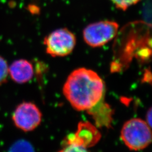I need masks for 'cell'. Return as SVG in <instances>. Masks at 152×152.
I'll return each instance as SVG.
<instances>
[{
	"instance_id": "1",
	"label": "cell",
	"mask_w": 152,
	"mask_h": 152,
	"mask_svg": "<svg viewBox=\"0 0 152 152\" xmlns=\"http://www.w3.org/2000/svg\"><path fill=\"white\" fill-rule=\"evenodd\" d=\"M63 91L74 108L79 111L87 110L104 97L105 85L95 72L80 68L68 77Z\"/></svg>"
},
{
	"instance_id": "2",
	"label": "cell",
	"mask_w": 152,
	"mask_h": 152,
	"mask_svg": "<svg viewBox=\"0 0 152 152\" xmlns=\"http://www.w3.org/2000/svg\"><path fill=\"white\" fill-rule=\"evenodd\" d=\"M121 137L125 145L132 151L143 149L152 141L150 126L139 118L127 121L122 127Z\"/></svg>"
},
{
	"instance_id": "3",
	"label": "cell",
	"mask_w": 152,
	"mask_h": 152,
	"mask_svg": "<svg viewBox=\"0 0 152 152\" xmlns=\"http://www.w3.org/2000/svg\"><path fill=\"white\" fill-rule=\"evenodd\" d=\"M118 29V24L114 21L104 20L94 23L84 29L83 39L92 48L101 47L115 37Z\"/></svg>"
},
{
	"instance_id": "4",
	"label": "cell",
	"mask_w": 152,
	"mask_h": 152,
	"mask_svg": "<svg viewBox=\"0 0 152 152\" xmlns=\"http://www.w3.org/2000/svg\"><path fill=\"white\" fill-rule=\"evenodd\" d=\"M76 44L75 34L66 28L56 29L44 39L46 53L53 57H63L70 54Z\"/></svg>"
},
{
	"instance_id": "5",
	"label": "cell",
	"mask_w": 152,
	"mask_h": 152,
	"mask_svg": "<svg viewBox=\"0 0 152 152\" xmlns=\"http://www.w3.org/2000/svg\"><path fill=\"white\" fill-rule=\"evenodd\" d=\"M12 120L18 129L29 132L34 130L41 124L42 113L36 104L24 102L15 109Z\"/></svg>"
},
{
	"instance_id": "6",
	"label": "cell",
	"mask_w": 152,
	"mask_h": 152,
	"mask_svg": "<svg viewBox=\"0 0 152 152\" xmlns=\"http://www.w3.org/2000/svg\"><path fill=\"white\" fill-rule=\"evenodd\" d=\"M100 138L101 134L95 126L89 122H81L76 132L68 136L66 144L87 148L95 145Z\"/></svg>"
},
{
	"instance_id": "7",
	"label": "cell",
	"mask_w": 152,
	"mask_h": 152,
	"mask_svg": "<svg viewBox=\"0 0 152 152\" xmlns=\"http://www.w3.org/2000/svg\"><path fill=\"white\" fill-rule=\"evenodd\" d=\"M33 75L32 64L25 59L15 60L9 67V75L16 83H27L32 78Z\"/></svg>"
},
{
	"instance_id": "8",
	"label": "cell",
	"mask_w": 152,
	"mask_h": 152,
	"mask_svg": "<svg viewBox=\"0 0 152 152\" xmlns=\"http://www.w3.org/2000/svg\"><path fill=\"white\" fill-rule=\"evenodd\" d=\"M87 111L95 120L97 127H111L113 110L108 104L104 102V97L95 105Z\"/></svg>"
},
{
	"instance_id": "9",
	"label": "cell",
	"mask_w": 152,
	"mask_h": 152,
	"mask_svg": "<svg viewBox=\"0 0 152 152\" xmlns=\"http://www.w3.org/2000/svg\"><path fill=\"white\" fill-rule=\"evenodd\" d=\"M9 152H35L32 144L25 140H20L14 142Z\"/></svg>"
},
{
	"instance_id": "10",
	"label": "cell",
	"mask_w": 152,
	"mask_h": 152,
	"mask_svg": "<svg viewBox=\"0 0 152 152\" xmlns=\"http://www.w3.org/2000/svg\"><path fill=\"white\" fill-rule=\"evenodd\" d=\"M9 76V66L6 60L0 56V86L7 82Z\"/></svg>"
},
{
	"instance_id": "11",
	"label": "cell",
	"mask_w": 152,
	"mask_h": 152,
	"mask_svg": "<svg viewBox=\"0 0 152 152\" xmlns=\"http://www.w3.org/2000/svg\"><path fill=\"white\" fill-rule=\"evenodd\" d=\"M115 7L120 10L125 11L129 7L135 5L140 0H110Z\"/></svg>"
},
{
	"instance_id": "12",
	"label": "cell",
	"mask_w": 152,
	"mask_h": 152,
	"mask_svg": "<svg viewBox=\"0 0 152 152\" xmlns=\"http://www.w3.org/2000/svg\"><path fill=\"white\" fill-rule=\"evenodd\" d=\"M58 152H88L86 148L76 145H66L63 149Z\"/></svg>"
},
{
	"instance_id": "13",
	"label": "cell",
	"mask_w": 152,
	"mask_h": 152,
	"mask_svg": "<svg viewBox=\"0 0 152 152\" xmlns=\"http://www.w3.org/2000/svg\"><path fill=\"white\" fill-rule=\"evenodd\" d=\"M147 124L149 126L152 125V109L150 108L147 114Z\"/></svg>"
}]
</instances>
